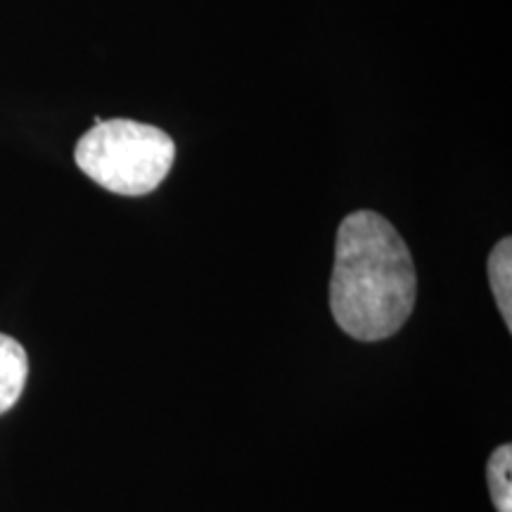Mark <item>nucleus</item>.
<instances>
[{
    "label": "nucleus",
    "instance_id": "nucleus-3",
    "mask_svg": "<svg viewBox=\"0 0 512 512\" xmlns=\"http://www.w3.org/2000/svg\"><path fill=\"white\" fill-rule=\"evenodd\" d=\"M29 377V358L17 339L0 332V415L8 413L24 392Z\"/></svg>",
    "mask_w": 512,
    "mask_h": 512
},
{
    "label": "nucleus",
    "instance_id": "nucleus-5",
    "mask_svg": "<svg viewBox=\"0 0 512 512\" xmlns=\"http://www.w3.org/2000/svg\"><path fill=\"white\" fill-rule=\"evenodd\" d=\"M491 501L498 512H512V446L503 444L494 451L486 465Z\"/></svg>",
    "mask_w": 512,
    "mask_h": 512
},
{
    "label": "nucleus",
    "instance_id": "nucleus-2",
    "mask_svg": "<svg viewBox=\"0 0 512 512\" xmlns=\"http://www.w3.org/2000/svg\"><path fill=\"white\" fill-rule=\"evenodd\" d=\"M76 166L100 188L124 197L157 190L176 159V143L162 128L131 119L95 124L76 143Z\"/></svg>",
    "mask_w": 512,
    "mask_h": 512
},
{
    "label": "nucleus",
    "instance_id": "nucleus-4",
    "mask_svg": "<svg viewBox=\"0 0 512 512\" xmlns=\"http://www.w3.org/2000/svg\"><path fill=\"white\" fill-rule=\"evenodd\" d=\"M489 283L505 328L512 330V240L503 238L489 254Z\"/></svg>",
    "mask_w": 512,
    "mask_h": 512
},
{
    "label": "nucleus",
    "instance_id": "nucleus-1",
    "mask_svg": "<svg viewBox=\"0 0 512 512\" xmlns=\"http://www.w3.org/2000/svg\"><path fill=\"white\" fill-rule=\"evenodd\" d=\"M413 256L392 223L361 209L339 223L330 311L349 337L380 342L396 335L415 306Z\"/></svg>",
    "mask_w": 512,
    "mask_h": 512
}]
</instances>
